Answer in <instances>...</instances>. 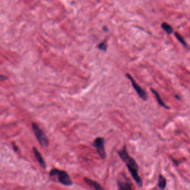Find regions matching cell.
<instances>
[{
	"label": "cell",
	"mask_w": 190,
	"mask_h": 190,
	"mask_svg": "<svg viewBox=\"0 0 190 190\" xmlns=\"http://www.w3.org/2000/svg\"><path fill=\"white\" fill-rule=\"evenodd\" d=\"M158 186L161 190H164L166 186V180L162 175L159 176Z\"/></svg>",
	"instance_id": "30bf717a"
},
{
	"label": "cell",
	"mask_w": 190,
	"mask_h": 190,
	"mask_svg": "<svg viewBox=\"0 0 190 190\" xmlns=\"http://www.w3.org/2000/svg\"><path fill=\"white\" fill-rule=\"evenodd\" d=\"M118 155L121 159L126 163L132 178L139 187H142L143 185L142 181L138 175V166L135 160L131 157L127 151L126 146H124L121 150L118 152Z\"/></svg>",
	"instance_id": "6da1fadb"
},
{
	"label": "cell",
	"mask_w": 190,
	"mask_h": 190,
	"mask_svg": "<svg viewBox=\"0 0 190 190\" xmlns=\"http://www.w3.org/2000/svg\"><path fill=\"white\" fill-rule=\"evenodd\" d=\"M7 78L6 76L5 75H0V79L2 80H5V79H6Z\"/></svg>",
	"instance_id": "5bb4252c"
},
{
	"label": "cell",
	"mask_w": 190,
	"mask_h": 190,
	"mask_svg": "<svg viewBox=\"0 0 190 190\" xmlns=\"http://www.w3.org/2000/svg\"><path fill=\"white\" fill-rule=\"evenodd\" d=\"M50 176L52 177L57 176L59 182L65 186H72L73 185L69 175L64 171L54 169L51 171Z\"/></svg>",
	"instance_id": "7a4b0ae2"
},
{
	"label": "cell",
	"mask_w": 190,
	"mask_h": 190,
	"mask_svg": "<svg viewBox=\"0 0 190 190\" xmlns=\"http://www.w3.org/2000/svg\"><path fill=\"white\" fill-rule=\"evenodd\" d=\"M175 35L176 36V37L177 38V39L179 40V41L185 47H187V43L185 42V41L184 40L183 38L182 37V36H181L179 33H178L177 32H175Z\"/></svg>",
	"instance_id": "7c38bea8"
},
{
	"label": "cell",
	"mask_w": 190,
	"mask_h": 190,
	"mask_svg": "<svg viewBox=\"0 0 190 190\" xmlns=\"http://www.w3.org/2000/svg\"><path fill=\"white\" fill-rule=\"evenodd\" d=\"M161 28L165 30V32L169 34V35H170L173 32V28L171 27V25H169V24H168L166 22H163L161 25Z\"/></svg>",
	"instance_id": "8fae6325"
},
{
	"label": "cell",
	"mask_w": 190,
	"mask_h": 190,
	"mask_svg": "<svg viewBox=\"0 0 190 190\" xmlns=\"http://www.w3.org/2000/svg\"><path fill=\"white\" fill-rule=\"evenodd\" d=\"M33 152L34 153V155L35 156L36 159H37V161H38V162L39 163V164L40 165V166L42 167L43 169H45L46 168L45 162L43 159L42 158L41 154L40 153V152L37 149V148L33 147Z\"/></svg>",
	"instance_id": "ba28073f"
},
{
	"label": "cell",
	"mask_w": 190,
	"mask_h": 190,
	"mask_svg": "<svg viewBox=\"0 0 190 190\" xmlns=\"http://www.w3.org/2000/svg\"><path fill=\"white\" fill-rule=\"evenodd\" d=\"M84 181L90 186L92 187L95 190H105V189L97 182H96L94 180L89 179L88 178L85 177L84 179Z\"/></svg>",
	"instance_id": "52a82bcc"
},
{
	"label": "cell",
	"mask_w": 190,
	"mask_h": 190,
	"mask_svg": "<svg viewBox=\"0 0 190 190\" xmlns=\"http://www.w3.org/2000/svg\"><path fill=\"white\" fill-rule=\"evenodd\" d=\"M175 97H176V99H179V100H180V98L178 96V95H175Z\"/></svg>",
	"instance_id": "e0dca14e"
},
{
	"label": "cell",
	"mask_w": 190,
	"mask_h": 190,
	"mask_svg": "<svg viewBox=\"0 0 190 190\" xmlns=\"http://www.w3.org/2000/svg\"><path fill=\"white\" fill-rule=\"evenodd\" d=\"M126 76H127V78H128L130 80L133 88H134L135 91L137 92L139 96L143 100H145V101L147 100L148 99V95L147 94L146 92L136 82V81L134 80V79L133 78V77L130 74L127 73Z\"/></svg>",
	"instance_id": "5b68a950"
},
{
	"label": "cell",
	"mask_w": 190,
	"mask_h": 190,
	"mask_svg": "<svg viewBox=\"0 0 190 190\" xmlns=\"http://www.w3.org/2000/svg\"><path fill=\"white\" fill-rule=\"evenodd\" d=\"M123 180H118L117 181V185L118 190H133L132 184L130 181L127 179L126 176H123Z\"/></svg>",
	"instance_id": "8992f818"
},
{
	"label": "cell",
	"mask_w": 190,
	"mask_h": 190,
	"mask_svg": "<svg viewBox=\"0 0 190 190\" xmlns=\"http://www.w3.org/2000/svg\"><path fill=\"white\" fill-rule=\"evenodd\" d=\"M92 145L94 147H95L100 157L103 159H106V154L104 149V138L102 137L96 138Z\"/></svg>",
	"instance_id": "277c9868"
},
{
	"label": "cell",
	"mask_w": 190,
	"mask_h": 190,
	"mask_svg": "<svg viewBox=\"0 0 190 190\" xmlns=\"http://www.w3.org/2000/svg\"><path fill=\"white\" fill-rule=\"evenodd\" d=\"M97 48L102 50V51H103V52H106V49H107V44H106V40L103 41L101 43H100L98 46H97Z\"/></svg>",
	"instance_id": "4fadbf2b"
},
{
	"label": "cell",
	"mask_w": 190,
	"mask_h": 190,
	"mask_svg": "<svg viewBox=\"0 0 190 190\" xmlns=\"http://www.w3.org/2000/svg\"><path fill=\"white\" fill-rule=\"evenodd\" d=\"M32 128L39 143L43 147H48L49 145V140L42 129L35 123L32 124Z\"/></svg>",
	"instance_id": "3957f363"
},
{
	"label": "cell",
	"mask_w": 190,
	"mask_h": 190,
	"mask_svg": "<svg viewBox=\"0 0 190 190\" xmlns=\"http://www.w3.org/2000/svg\"><path fill=\"white\" fill-rule=\"evenodd\" d=\"M151 92H152V93H153L154 95H155L156 98V100H157L158 103H159L160 106H162V107H163V108H166V109H169V107L167 106H166V105L164 103V102L162 101V99H161V96H160L159 94V93H157L155 89L151 88Z\"/></svg>",
	"instance_id": "9c48e42d"
},
{
	"label": "cell",
	"mask_w": 190,
	"mask_h": 190,
	"mask_svg": "<svg viewBox=\"0 0 190 190\" xmlns=\"http://www.w3.org/2000/svg\"><path fill=\"white\" fill-rule=\"evenodd\" d=\"M13 149H14L15 151H17L18 148L17 147V146L15 145H13Z\"/></svg>",
	"instance_id": "9a60e30c"
},
{
	"label": "cell",
	"mask_w": 190,
	"mask_h": 190,
	"mask_svg": "<svg viewBox=\"0 0 190 190\" xmlns=\"http://www.w3.org/2000/svg\"><path fill=\"white\" fill-rule=\"evenodd\" d=\"M103 30H104V31H106H106H108V29H107V28H106V27H105V26H104V27H103Z\"/></svg>",
	"instance_id": "2e32d148"
}]
</instances>
